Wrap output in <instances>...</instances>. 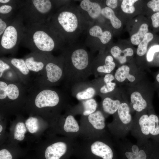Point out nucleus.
Returning <instances> with one entry per match:
<instances>
[{
	"mask_svg": "<svg viewBox=\"0 0 159 159\" xmlns=\"http://www.w3.org/2000/svg\"><path fill=\"white\" fill-rule=\"evenodd\" d=\"M45 24L58 35L65 44L77 41L89 26L78 6L71 2L57 10Z\"/></svg>",
	"mask_w": 159,
	"mask_h": 159,
	"instance_id": "obj_3",
	"label": "nucleus"
},
{
	"mask_svg": "<svg viewBox=\"0 0 159 159\" xmlns=\"http://www.w3.org/2000/svg\"><path fill=\"white\" fill-rule=\"evenodd\" d=\"M101 15L105 20H107L112 28L119 29L122 26V23L116 16L114 11L104 5L101 11Z\"/></svg>",
	"mask_w": 159,
	"mask_h": 159,
	"instance_id": "obj_30",
	"label": "nucleus"
},
{
	"mask_svg": "<svg viewBox=\"0 0 159 159\" xmlns=\"http://www.w3.org/2000/svg\"><path fill=\"white\" fill-rule=\"evenodd\" d=\"M104 5L101 1L83 0L77 6L83 17L90 26L97 22H105L101 14Z\"/></svg>",
	"mask_w": 159,
	"mask_h": 159,
	"instance_id": "obj_16",
	"label": "nucleus"
},
{
	"mask_svg": "<svg viewBox=\"0 0 159 159\" xmlns=\"http://www.w3.org/2000/svg\"><path fill=\"white\" fill-rule=\"evenodd\" d=\"M64 58L62 54L52 55L43 70L34 79L32 85L37 87H54L63 82Z\"/></svg>",
	"mask_w": 159,
	"mask_h": 159,
	"instance_id": "obj_9",
	"label": "nucleus"
},
{
	"mask_svg": "<svg viewBox=\"0 0 159 159\" xmlns=\"http://www.w3.org/2000/svg\"><path fill=\"white\" fill-rule=\"evenodd\" d=\"M69 106L61 115L48 132L72 138V134H77L80 131L77 121L69 109Z\"/></svg>",
	"mask_w": 159,
	"mask_h": 159,
	"instance_id": "obj_14",
	"label": "nucleus"
},
{
	"mask_svg": "<svg viewBox=\"0 0 159 159\" xmlns=\"http://www.w3.org/2000/svg\"><path fill=\"white\" fill-rule=\"evenodd\" d=\"M8 120L0 117V145L4 143L7 139L8 132H6V128Z\"/></svg>",
	"mask_w": 159,
	"mask_h": 159,
	"instance_id": "obj_35",
	"label": "nucleus"
},
{
	"mask_svg": "<svg viewBox=\"0 0 159 159\" xmlns=\"http://www.w3.org/2000/svg\"><path fill=\"white\" fill-rule=\"evenodd\" d=\"M150 120L148 111L135 112L130 132L136 140L137 143L143 144L150 138Z\"/></svg>",
	"mask_w": 159,
	"mask_h": 159,
	"instance_id": "obj_15",
	"label": "nucleus"
},
{
	"mask_svg": "<svg viewBox=\"0 0 159 159\" xmlns=\"http://www.w3.org/2000/svg\"><path fill=\"white\" fill-rule=\"evenodd\" d=\"M25 29V26L23 20L17 13L0 38L1 55L7 54H15L23 38Z\"/></svg>",
	"mask_w": 159,
	"mask_h": 159,
	"instance_id": "obj_10",
	"label": "nucleus"
},
{
	"mask_svg": "<svg viewBox=\"0 0 159 159\" xmlns=\"http://www.w3.org/2000/svg\"><path fill=\"white\" fill-rule=\"evenodd\" d=\"M65 4L64 0H20L17 13L25 26L45 24L56 11Z\"/></svg>",
	"mask_w": 159,
	"mask_h": 159,
	"instance_id": "obj_6",
	"label": "nucleus"
},
{
	"mask_svg": "<svg viewBox=\"0 0 159 159\" xmlns=\"http://www.w3.org/2000/svg\"><path fill=\"white\" fill-rule=\"evenodd\" d=\"M14 18L12 19H6L0 18V38L5 29L12 22Z\"/></svg>",
	"mask_w": 159,
	"mask_h": 159,
	"instance_id": "obj_37",
	"label": "nucleus"
},
{
	"mask_svg": "<svg viewBox=\"0 0 159 159\" xmlns=\"http://www.w3.org/2000/svg\"><path fill=\"white\" fill-rule=\"evenodd\" d=\"M122 88L132 113L148 111L153 108L152 99L153 90L146 77L132 86Z\"/></svg>",
	"mask_w": 159,
	"mask_h": 159,
	"instance_id": "obj_8",
	"label": "nucleus"
},
{
	"mask_svg": "<svg viewBox=\"0 0 159 159\" xmlns=\"http://www.w3.org/2000/svg\"><path fill=\"white\" fill-rule=\"evenodd\" d=\"M72 139L47 133L34 144V153L40 159H63L73 145Z\"/></svg>",
	"mask_w": 159,
	"mask_h": 159,
	"instance_id": "obj_7",
	"label": "nucleus"
},
{
	"mask_svg": "<svg viewBox=\"0 0 159 159\" xmlns=\"http://www.w3.org/2000/svg\"><path fill=\"white\" fill-rule=\"evenodd\" d=\"M153 38V35L151 32H148L145 35L142 41L138 45L136 54L140 57L144 56L147 52L148 45Z\"/></svg>",
	"mask_w": 159,
	"mask_h": 159,
	"instance_id": "obj_32",
	"label": "nucleus"
},
{
	"mask_svg": "<svg viewBox=\"0 0 159 159\" xmlns=\"http://www.w3.org/2000/svg\"><path fill=\"white\" fill-rule=\"evenodd\" d=\"M116 66L114 59L107 51L99 52L94 58L91 64L92 74L96 78L112 73Z\"/></svg>",
	"mask_w": 159,
	"mask_h": 159,
	"instance_id": "obj_17",
	"label": "nucleus"
},
{
	"mask_svg": "<svg viewBox=\"0 0 159 159\" xmlns=\"http://www.w3.org/2000/svg\"><path fill=\"white\" fill-rule=\"evenodd\" d=\"M70 90L72 96L80 101L93 98L97 95L96 88L92 81L76 83Z\"/></svg>",
	"mask_w": 159,
	"mask_h": 159,
	"instance_id": "obj_22",
	"label": "nucleus"
},
{
	"mask_svg": "<svg viewBox=\"0 0 159 159\" xmlns=\"http://www.w3.org/2000/svg\"><path fill=\"white\" fill-rule=\"evenodd\" d=\"M153 26L154 28L159 27V11L153 14L151 16Z\"/></svg>",
	"mask_w": 159,
	"mask_h": 159,
	"instance_id": "obj_40",
	"label": "nucleus"
},
{
	"mask_svg": "<svg viewBox=\"0 0 159 159\" xmlns=\"http://www.w3.org/2000/svg\"><path fill=\"white\" fill-rule=\"evenodd\" d=\"M7 63L17 74L21 82L27 89L32 85L30 77L31 72L27 67L24 59L14 57H1Z\"/></svg>",
	"mask_w": 159,
	"mask_h": 159,
	"instance_id": "obj_20",
	"label": "nucleus"
},
{
	"mask_svg": "<svg viewBox=\"0 0 159 159\" xmlns=\"http://www.w3.org/2000/svg\"><path fill=\"white\" fill-rule=\"evenodd\" d=\"M0 80L11 82H21L17 74L14 69L1 58Z\"/></svg>",
	"mask_w": 159,
	"mask_h": 159,
	"instance_id": "obj_28",
	"label": "nucleus"
},
{
	"mask_svg": "<svg viewBox=\"0 0 159 159\" xmlns=\"http://www.w3.org/2000/svg\"><path fill=\"white\" fill-rule=\"evenodd\" d=\"M84 44L77 41L65 45L60 50L64 58V78L66 89L76 83L88 80L91 74V66L94 57Z\"/></svg>",
	"mask_w": 159,
	"mask_h": 159,
	"instance_id": "obj_2",
	"label": "nucleus"
},
{
	"mask_svg": "<svg viewBox=\"0 0 159 159\" xmlns=\"http://www.w3.org/2000/svg\"><path fill=\"white\" fill-rule=\"evenodd\" d=\"M107 51L113 57L118 67L126 64L129 61L128 59L134 54V51L132 48L129 47L122 49L116 45L110 47Z\"/></svg>",
	"mask_w": 159,
	"mask_h": 159,
	"instance_id": "obj_25",
	"label": "nucleus"
},
{
	"mask_svg": "<svg viewBox=\"0 0 159 159\" xmlns=\"http://www.w3.org/2000/svg\"><path fill=\"white\" fill-rule=\"evenodd\" d=\"M98 105L94 98L80 101L79 104L72 107L70 106L69 109L74 115L81 114L83 116H88L95 112L97 110Z\"/></svg>",
	"mask_w": 159,
	"mask_h": 159,
	"instance_id": "obj_26",
	"label": "nucleus"
},
{
	"mask_svg": "<svg viewBox=\"0 0 159 159\" xmlns=\"http://www.w3.org/2000/svg\"><path fill=\"white\" fill-rule=\"evenodd\" d=\"M125 98L123 89L117 87L113 92L101 98L102 101L98 107L107 117L116 112Z\"/></svg>",
	"mask_w": 159,
	"mask_h": 159,
	"instance_id": "obj_18",
	"label": "nucleus"
},
{
	"mask_svg": "<svg viewBox=\"0 0 159 159\" xmlns=\"http://www.w3.org/2000/svg\"><path fill=\"white\" fill-rule=\"evenodd\" d=\"M138 1L137 0H123L121 4V9L125 13L132 14L135 10L134 4Z\"/></svg>",
	"mask_w": 159,
	"mask_h": 159,
	"instance_id": "obj_34",
	"label": "nucleus"
},
{
	"mask_svg": "<svg viewBox=\"0 0 159 159\" xmlns=\"http://www.w3.org/2000/svg\"><path fill=\"white\" fill-rule=\"evenodd\" d=\"M28 93L21 82L0 80V117L10 120L11 117L23 114Z\"/></svg>",
	"mask_w": 159,
	"mask_h": 159,
	"instance_id": "obj_5",
	"label": "nucleus"
},
{
	"mask_svg": "<svg viewBox=\"0 0 159 159\" xmlns=\"http://www.w3.org/2000/svg\"><path fill=\"white\" fill-rule=\"evenodd\" d=\"M20 0H12L9 3L0 5V18L12 19L17 13Z\"/></svg>",
	"mask_w": 159,
	"mask_h": 159,
	"instance_id": "obj_29",
	"label": "nucleus"
},
{
	"mask_svg": "<svg viewBox=\"0 0 159 159\" xmlns=\"http://www.w3.org/2000/svg\"><path fill=\"white\" fill-rule=\"evenodd\" d=\"M92 81L96 88L97 95L101 98L113 92L117 87L115 81L111 82L105 81L102 76L96 78Z\"/></svg>",
	"mask_w": 159,
	"mask_h": 159,
	"instance_id": "obj_27",
	"label": "nucleus"
},
{
	"mask_svg": "<svg viewBox=\"0 0 159 159\" xmlns=\"http://www.w3.org/2000/svg\"><path fill=\"white\" fill-rule=\"evenodd\" d=\"M158 52H159V45L151 47L146 54L145 57L147 61L149 62H151L153 59L155 53Z\"/></svg>",
	"mask_w": 159,
	"mask_h": 159,
	"instance_id": "obj_36",
	"label": "nucleus"
},
{
	"mask_svg": "<svg viewBox=\"0 0 159 159\" xmlns=\"http://www.w3.org/2000/svg\"><path fill=\"white\" fill-rule=\"evenodd\" d=\"M52 55V53L31 52L23 59L30 71L37 74L43 70Z\"/></svg>",
	"mask_w": 159,
	"mask_h": 159,
	"instance_id": "obj_21",
	"label": "nucleus"
},
{
	"mask_svg": "<svg viewBox=\"0 0 159 159\" xmlns=\"http://www.w3.org/2000/svg\"><path fill=\"white\" fill-rule=\"evenodd\" d=\"M150 120V138L155 142L159 141V116L154 112L153 108L148 111Z\"/></svg>",
	"mask_w": 159,
	"mask_h": 159,
	"instance_id": "obj_31",
	"label": "nucleus"
},
{
	"mask_svg": "<svg viewBox=\"0 0 159 159\" xmlns=\"http://www.w3.org/2000/svg\"><path fill=\"white\" fill-rule=\"evenodd\" d=\"M132 113L125 97L113 115L112 121L107 125L110 132L116 140L125 138L130 132L133 120Z\"/></svg>",
	"mask_w": 159,
	"mask_h": 159,
	"instance_id": "obj_12",
	"label": "nucleus"
},
{
	"mask_svg": "<svg viewBox=\"0 0 159 159\" xmlns=\"http://www.w3.org/2000/svg\"><path fill=\"white\" fill-rule=\"evenodd\" d=\"M10 120V124L6 142L19 144L26 142L27 144L28 138L27 131L24 122V116L20 114Z\"/></svg>",
	"mask_w": 159,
	"mask_h": 159,
	"instance_id": "obj_19",
	"label": "nucleus"
},
{
	"mask_svg": "<svg viewBox=\"0 0 159 159\" xmlns=\"http://www.w3.org/2000/svg\"><path fill=\"white\" fill-rule=\"evenodd\" d=\"M29 150L22 148L19 144L6 142L0 145V159L23 158Z\"/></svg>",
	"mask_w": 159,
	"mask_h": 159,
	"instance_id": "obj_24",
	"label": "nucleus"
},
{
	"mask_svg": "<svg viewBox=\"0 0 159 159\" xmlns=\"http://www.w3.org/2000/svg\"><path fill=\"white\" fill-rule=\"evenodd\" d=\"M23 159H40L34 153V154L32 155H27Z\"/></svg>",
	"mask_w": 159,
	"mask_h": 159,
	"instance_id": "obj_41",
	"label": "nucleus"
},
{
	"mask_svg": "<svg viewBox=\"0 0 159 159\" xmlns=\"http://www.w3.org/2000/svg\"><path fill=\"white\" fill-rule=\"evenodd\" d=\"M104 5L114 11L118 5V1L117 0H106L104 1Z\"/></svg>",
	"mask_w": 159,
	"mask_h": 159,
	"instance_id": "obj_39",
	"label": "nucleus"
},
{
	"mask_svg": "<svg viewBox=\"0 0 159 159\" xmlns=\"http://www.w3.org/2000/svg\"><path fill=\"white\" fill-rule=\"evenodd\" d=\"M20 44L31 52L47 54L60 50L65 45L58 35L46 24L25 25Z\"/></svg>",
	"mask_w": 159,
	"mask_h": 159,
	"instance_id": "obj_4",
	"label": "nucleus"
},
{
	"mask_svg": "<svg viewBox=\"0 0 159 159\" xmlns=\"http://www.w3.org/2000/svg\"><path fill=\"white\" fill-rule=\"evenodd\" d=\"M148 31V24L146 23L142 24L138 31L131 37L130 40L132 44L134 45H138Z\"/></svg>",
	"mask_w": 159,
	"mask_h": 159,
	"instance_id": "obj_33",
	"label": "nucleus"
},
{
	"mask_svg": "<svg viewBox=\"0 0 159 159\" xmlns=\"http://www.w3.org/2000/svg\"><path fill=\"white\" fill-rule=\"evenodd\" d=\"M85 33L86 38L84 44L93 53L105 51L112 37L110 27L105 23L97 22L91 25Z\"/></svg>",
	"mask_w": 159,
	"mask_h": 159,
	"instance_id": "obj_11",
	"label": "nucleus"
},
{
	"mask_svg": "<svg viewBox=\"0 0 159 159\" xmlns=\"http://www.w3.org/2000/svg\"><path fill=\"white\" fill-rule=\"evenodd\" d=\"M155 78L156 82L159 84V72H158L156 74Z\"/></svg>",
	"mask_w": 159,
	"mask_h": 159,
	"instance_id": "obj_43",
	"label": "nucleus"
},
{
	"mask_svg": "<svg viewBox=\"0 0 159 159\" xmlns=\"http://www.w3.org/2000/svg\"><path fill=\"white\" fill-rule=\"evenodd\" d=\"M144 70L133 64L122 65L118 67L114 74L115 81L119 87L132 86L145 78Z\"/></svg>",
	"mask_w": 159,
	"mask_h": 159,
	"instance_id": "obj_13",
	"label": "nucleus"
},
{
	"mask_svg": "<svg viewBox=\"0 0 159 159\" xmlns=\"http://www.w3.org/2000/svg\"><path fill=\"white\" fill-rule=\"evenodd\" d=\"M82 119L87 122L89 128L93 132H96L98 137L106 133V117L101 110L98 108L94 112L87 116H82Z\"/></svg>",
	"mask_w": 159,
	"mask_h": 159,
	"instance_id": "obj_23",
	"label": "nucleus"
},
{
	"mask_svg": "<svg viewBox=\"0 0 159 159\" xmlns=\"http://www.w3.org/2000/svg\"><path fill=\"white\" fill-rule=\"evenodd\" d=\"M12 0H0V5L6 4L10 3Z\"/></svg>",
	"mask_w": 159,
	"mask_h": 159,
	"instance_id": "obj_42",
	"label": "nucleus"
},
{
	"mask_svg": "<svg viewBox=\"0 0 159 159\" xmlns=\"http://www.w3.org/2000/svg\"><path fill=\"white\" fill-rule=\"evenodd\" d=\"M148 7L151 9L154 12L159 11V0H152L147 4Z\"/></svg>",
	"mask_w": 159,
	"mask_h": 159,
	"instance_id": "obj_38",
	"label": "nucleus"
},
{
	"mask_svg": "<svg viewBox=\"0 0 159 159\" xmlns=\"http://www.w3.org/2000/svg\"><path fill=\"white\" fill-rule=\"evenodd\" d=\"M27 90L23 114L42 117L48 123L50 128L62 111L69 106V97L65 91L54 87H37L33 85Z\"/></svg>",
	"mask_w": 159,
	"mask_h": 159,
	"instance_id": "obj_1",
	"label": "nucleus"
}]
</instances>
